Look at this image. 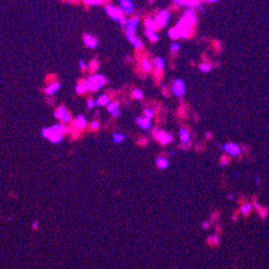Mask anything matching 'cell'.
Here are the masks:
<instances>
[{
	"label": "cell",
	"mask_w": 269,
	"mask_h": 269,
	"mask_svg": "<svg viewBox=\"0 0 269 269\" xmlns=\"http://www.w3.org/2000/svg\"><path fill=\"white\" fill-rule=\"evenodd\" d=\"M135 121L138 123V125L140 126L141 128L143 129H148L150 128L151 126H152V123H151L150 119H147V118H142V117H137Z\"/></svg>",
	"instance_id": "11"
},
{
	"label": "cell",
	"mask_w": 269,
	"mask_h": 269,
	"mask_svg": "<svg viewBox=\"0 0 269 269\" xmlns=\"http://www.w3.org/2000/svg\"><path fill=\"white\" fill-rule=\"evenodd\" d=\"M80 66L82 69H84L85 68V63L84 62V61H82V60H81L80 61Z\"/></svg>",
	"instance_id": "41"
},
{
	"label": "cell",
	"mask_w": 269,
	"mask_h": 269,
	"mask_svg": "<svg viewBox=\"0 0 269 269\" xmlns=\"http://www.w3.org/2000/svg\"><path fill=\"white\" fill-rule=\"evenodd\" d=\"M95 104H96V102L93 101V99H88V101H87V106H88V107H90V108H92V107H93V106H95Z\"/></svg>",
	"instance_id": "37"
},
{
	"label": "cell",
	"mask_w": 269,
	"mask_h": 269,
	"mask_svg": "<svg viewBox=\"0 0 269 269\" xmlns=\"http://www.w3.org/2000/svg\"><path fill=\"white\" fill-rule=\"evenodd\" d=\"M132 94H133V97H134V99H142L143 97V92L140 90H139V89L134 90L133 91V93H132Z\"/></svg>",
	"instance_id": "31"
},
{
	"label": "cell",
	"mask_w": 269,
	"mask_h": 269,
	"mask_svg": "<svg viewBox=\"0 0 269 269\" xmlns=\"http://www.w3.org/2000/svg\"><path fill=\"white\" fill-rule=\"evenodd\" d=\"M125 135L122 133H114L113 134V140L114 143H121L123 140H124Z\"/></svg>",
	"instance_id": "25"
},
{
	"label": "cell",
	"mask_w": 269,
	"mask_h": 269,
	"mask_svg": "<svg viewBox=\"0 0 269 269\" xmlns=\"http://www.w3.org/2000/svg\"><path fill=\"white\" fill-rule=\"evenodd\" d=\"M210 239H211V240H210V243L212 242V243H214V244H215V245H217V244L219 243V238H218V236L217 235L212 236V237L210 238Z\"/></svg>",
	"instance_id": "34"
},
{
	"label": "cell",
	"mask_w": 269,
	"mask_h": 269,
	"mask_svg": "<svg viewBox=\"0 0 269 269\" xmlns=\"http://www.w3.org/2000/svg\"><path fill=\"white\" fill-rule=\"evenodd\" d=\"M85 3L89 4H100L102 3V1H85Z\"/></svg>",
	"instance_id": "39"
},
{
	"label": "cell",
	"mask_w": 269,
	"mask_h": 269,
	"mask_svg": "<svg viewBox=\"0 0 269 269\" xmlns=\"http://www.w3.org/2000/svg\"><path fill=\"white\" fill-rule=\"evenodd\" d=\"M199 69L202 71V72H209L210 69H211V65L210 64H207V63H203V64H201L199 65Z\"/></svg>",
	"instance_id": "29"
},
{
	"label": "cell",
	"mask_w": 269,
	"mask_h": 269,
	"mask_svg": "<svg viewBox=\"0 0 269 269\" xmlns=\"http://www.w3.org/2000/svg\"><path fill=\"white\" fill-rule=\"evenodd\" d=\"M142 65L145 71H149L152 69V65L148 60H143L142 61Z\"/></svg>",
	"instance_id": "32"
},
{
	"label": "cell",
	"mask_w": 269,
	"mask_h": 269,
	"mask_svg": "<svg viewBox=\"0 0 269 269\" xmlns=\"http://www.w3.org/2000/svg\"><path fill=\"white\" fill-rule=\"evenodd\" d=\"M120 5H121V7L125 11V13H132L133 10H134V3L130 0H121L120 1Z\"/></svg>",
	"instance_id": "10"
},
{
	"label": "cell",
	"mask_w": 269,
	"mask_h": 269,
	"mask_svg": "<svg viewBox=\"0 0 269 269\" xmlns=\"http://www.w3.org/2000/svg\"><path fill=\"white\" fill-rule=\"evenodd\" d=\"M84 43H85L86 46H88L89 48H91V49L95 48L97 46V44H98L97 40L93 36H90V35H85L84 36Z\"/></svg>",
	"instance_id": "12"
},
{
	"label": "cell",
	"mask_w": 269,
	"mask_h": 269,
	"mask_svg": "<svg viewBox=\"0 0 269 269\" xmlns=\"http://www.w3.org/2000/svg\"><path fill=\"white\" fill-rule=\"evenodd\" d=\"M251 210V205L247 203V204L243 205L242 206L240 207V211L242 214H243L244 215H247L250 213Z\"/></svg>",
	"instance_id": "24"
},
{
	"label": "cell",
	"mask_w": 269,
	"mask_h": 269,
	"mask_svg": "<svg viewBox=\"0 0 269 269\" xmlns=\"http://www.w3.org/2000/svg\"><path fill=\"white\" fill-rule=\"evenodd\" d=\"M139 23V18L134 17L132 19L127 21V25H126V35L127 36H135V31L137 28V25Z\"/></svg>",
	"instance_id": "4"
},
{
	"label": "cell",
	"mask_w": 269,
	"mask_h": 269,
	"mask_svg": "<svg viewBox=\"0 0 269 269\" xmlns=\"http://www.w3.org/2000/svg\"><path fill=\"white\" fill-rule=\"evenodd\" d=\"M176 28L178 32L179 38H185L189 36L191 31V26H189L188 23H185L182 19H181V21L179 22Z\"/></svg>",
	"instance_id": "3"
},
{
	"label": "cell",
	"mask_w": 269,
	"mask_h": 269,
	"mask_svg": "<svg viewBox=\"0 0 269 269\" xmlns=\"http://www.w3.org/2000/svg\"><path fill=\"white\" fill-rule=\"evenodd\" d=\"M202 226L205 228V229H207V228L210 226V224H209V223H207V222H204V223H202Z\"/></svg>",
	"instance_id": "42"
},
{
	"label": "cell",
	"mask_w": 269,
	"mask_h": 269,
	"mask_svg": "<svg viewBox=\"0 0 269 269\" xmlns=\"http://www.w3.org/2000/svg\"><path fill=\"white\" fill-rule=\"evenodd\" d=\"M155 134L156 135V138L158 139V140H159L162 144H167L168 143H170L173 141V137L171 136L170 134H167L165 132H159Z\"/></svg>",
	"instance_id": "9"
},
{
	"label": "cell",
	"mask_w": 269,
	"mask_h": 269,
	"mask_svg": "<svg viewBox=\"0 0 269 269\" xmlns=\"http://www.w3.org/2000/svg\"><path fill=\"white\" fill-rule=\"evenodd\" d=\"M145 33L147 35L148 38L152 40V42H155L158 40V36L155 33V31H151V30H148V29H146V31H145Z\"/></svg>",
	"instance_id": "23"
},
{
	"label": "cell",
	"mask_w": 269,
	"mask_h": 269,
	"mask_svg": "<svg viewBox=\"0 0 269 269\" xmlns=\"http://www.w3.org/2000/svg\"><path fill=\"white\" fill-rule=\"evenodd\" d=\"M89 89L88 87H87V85H83V84H79V85H78L76 86V91L79 93H85Z\"/></svg>",
	"instance_id": "27"
},
{
	"label": "cell",
	"mask_w": 269,
	"mask_h": 269,
	"mask_svg": "<svg viewBox=\"0 0 269 269\" xmlns=\"http://www.w3.org/2000/svg\"><path fill=\"white\" fill-rule=\"evenodd\" d=\"M256 185H261V183H262L261 180H260V177H259V176H256Z\"/></svg>",
	"instance_id": "40"
},
{
	"label": "cell",
	"mask_w": 269,
	"mask_h": 269,
	"mask_svg": "<svg viewBox=\"0 0 269 269\" xmlns=\"http://www.w3.org/2000/svg\"><path fill=\"white\" fill-rule=\"evenodd\" d=\"M228 162H229V159H228L227 157L224 156V157L222 158L221 162H220V164H221L222 166H224V165H226V164H227Z\"/></svg>",
	"instance_id": "36"
},
{
	"label": "cell",
	"mask_w": 269,
	"mask_h": 269,
	"mask_svg": "<svg viewBox=\"0 0 269 269\" xmlns=\"http://www.w3.org/2000/svg\"><path fill=\"white\" fill-rule=\"evenodd\" d=\"M180 47L181 46H180V44L178 43H173L171 45V49L173 51H177L180 49Z\"/></svg>",
	"instance_id": "35"
},
{
	"label": "cell",
	"mask_w": 269,
	"mask_h": 269,
	"mask_svg": "<svg viewBox=\"0 0 269 269\" xmlns=\"http://www.w3.org/2000/svg\"><path fill=\"white\" fill-rule=\"evenodd\" d=\"M180 138L183 143L188 142L190 139V134H189V132L184 127H181L180 129Z\"/></svg>",
	"instance_id": "16"
},
{
	"label": "cell",
	"mask_w": 269,
	"mask_h": 269,
	"mask_svg": "<svg viewBox=\"0 0 269 269\" xmlns=\"http://www.w3.org/2000/svg\"><path fill=\"white\" fill-rule=\"evenodd\" d=\"M61 88V84L59 82H54L51 84V85L46 89V93L49 94V95H51L52 93H54L55 92H57L59 89Z\"/></svg>",
	"instance_id": "15"
},
{
	"label": "cell",
	"mask_w": 269,
	"mask_h": 269,
	"mask_svg": "<svg viewBox=\"0 0 269 269\" xmlns=\"http://www.w3.org/2000/svg\"><path fill=\"white\" fill-rule=\"evenodd\" d=\"M67 111H66V109L64 106H60L59 108L55 111V116L58 118V119H61L63 117L65 116V114H67Z\"/></svg>",
	"instance_id": "21"
},
{
	"label": "cell",
	"mask_w": 269,
	"mask_h": 269,
	"mask_svg": "<svg viewBox=\"0 0 269 269\" xmlns=\"http://www.w3.org/2000/svg\"><path fill=\"white\" fill-rule=\"evenodd\" d=\"M63 139L62 134H60V133H54L52 132V135L50 136V138L49 140L52 143H58L61 142V140Z\"/></svg>",
	"instance_id": "20"
},
{
	"label": "cell",
	"mask_w": 269,
	"mask_h": 269,
	"mask_svg": "<svg viewBox=\"0 0 269 269\" xmlns=\"http://www.w3.org/2000/svg\"><path fill=\"white\" fill-rule=\"evenodd\" d=\"M105 82H106L105 77L101 74H97V75L91 76L86 80V85L89 90L95 91L101 88Z\"/></svg>",
	"instance_id": "1"
},
{
	"label": "cell",
	"mask_w": 269,
	"mask_h": 269,
	"mask_svg": "<svg viewBox=\"0 0 269 269\" xmlns=\"http://www.w3.org/2000/svg\"><path fill=\"white\" fill-rule=\"evenodd\" d=\"M51 129L54 133H60V134H62V133H65V132H69V129L67 127H65V126H63L62 124L61 123H57V124L53 125Z\"/></svg>",
	"instance_id": "14"
},
{
	"label": "cell",
	"mask_w": 269,
	"mask_h": 269,
	"mask_svg": "<svg viewBox=\"0 0 269 269\" xmlns=\"http://www.w3.org/2000/svg\"><path fill=\"white\" fill-rule=\"evenodd\" d=\"M155 65L158 69H163L164 66H165L164 60L162 58H160V57H158L155 60Z\"/></svg>",
	"instance_id": "26"
},
{
	"label": "cell",
	"mask_w": 269,
	"mask_h": 269,
	"mask_svg": "<svg viewBox=\"0 0 269 269\" xmlns=\"http://www.w3.org/2000/svg\"><path fill=\"white\" fill-rule=\"evenodd\" d=\"M108 103H109V98L108 96L106 95V94L102 95L101 97L97 100V102H96V104L99 105V106H104V105H106V104Z\"/></svg>",
	"instance_id": "22"
},
{
	"label": "cell",
	"mask_w": 269,
	"mask_h": 269,
	"mask_svg": "<svg viewBox=\"0 0 269 269\" xmlns=\"http://www.w3.org/2000/svg\"><path fill=\"white\" fill-rule=\"evenodd\" d=\"M156 164H157V166L160 168L164 169V168H166L168 166V161L165 158L160 156L156 160Z\"/></svg>",
	"instance_id": "17"
},
{
	"label": "cell",
	"mask_w": 269,
	"mask_h": 269,
	"mask_svg": "<svg viewBox=\"0 0 269 269\" xmlns=\"http://www.w3.org/2000/svg\"><path fill=\"white\" fill-rule=\"evenodd\" d=\"M169 17H170V15L168 10L161 11L158 14V16H156V19H155V23L157 24V26L161 27V28L165 26L169 20Z\"/></svg>",
	"instance_id": "8"
},
{
	"label": "cell",
	"mask_w": 269,
	"mask_h": 269,
	"mask_svg": "<svg viewBox=\"0 0 269 269\" xmlns=\"http://www.w3.org/2000/svg\"><path fill=\"white\" fill-rule=\"evenodd\" d=\"M227 197L230 200H234V198H235V196H234L233 194H228Z\"/></svg>",
	"instance_id": "43"
},
{
	"label": "cell",
	"mask_w": 269,
	"mask_h": 269,
	"mask_svg": "<svg viewBox=\"0 0 269 269\" xmlns=\"http://www.w3.org/2000/svg\"><path fill=\"white\" fill-rule=\"evenodd\" d=\"M145 25H146V28L148 30H151V31H155L156 28H157V24L155 23V21H154L152 19H148L145 21Z\"/></svg>",
	"instance_id": "19"
},
{
	"label": "cell",
	"mask_w": 269,
	"mask_h": 269,
	"mask_svg": "<svg viewBox=\"0 0 269 269\" xmlns=\"http://www.w3.org/2000/svg\"><path fill=\"white\" fill-rule=\"evenodd\" d=\"M74 123L77 127H84L87 123V120L83 115H79V116L75 119Z\"/></svg>",
	"instance_id": "18"
},
{
	"label": "cell",
	"mask_w": 269,
	"mask_h": 269,
	"mask_svg": "<svg viewBox=\"0 0 269 269\" xmlns=\"http://www.w3.org/2000/svg\"><path fill=\"white\" fill-rule=\"evenodd\" d=\"M173 92L176 96L183 95L185 93V83L181 79H176L173 84Z\"/></svg>",
	"instance_id": "5"
},
{
	"label": "cell",
	"mask_w": 269,
	"mask_h": 269,
	"mask_svg": "<svg viewBox=\"0 0 269 269\" xmlns=\"http://www.w3.org/2000/svg\"><path fill=\"white\" fill-rule=\"evenodd\" d=\"M91 127H92L93 129H98L99 127V121H93V123H92V124H91Z\"/></svg>",
	"instance_id": "38"
},
{
	"label": "cell",
	"mask_w": 269,
	"mask_h": 269,
	"mask_svg": "<svg viewBox=\"0 0 269 269\" xmlns=\"http://www.w3.org/2000/svg\"><path fill=\"white\" fill-rule=\"evenodd\" d=\"M118 107H119V102H109L107 104V110L108 111L112 114L114 116H118L119 114H120V111H119L118 110Z\"/></svg>",
	"instance_id": "13"
},
{
	"label": "cell",
	"mask_w": 269,
	"mask_h": 269,
	"mask_svg": "<svg viewBox=\"0 0 269 269\" xmlns=\"http://www.w3.org/2000/svg\"><path fill=\"white\" fill-rule=\"evenodd\" d=\"M41 134L44 137L49 139L50 136H51L52 134V129H51V127H46V128H44V129L42 130Z\"/></svg>",
	"instance_id": "28"
},
{
	"label": "cell",
	"mask_w": 269,
	"mask_h": 269,
	"mask_svg": "<svg viewBox=\"0 0 269 269\" xmlns=\"http://www.w3.org/2000/svg\"><path fill=\"white\" fill-rule=\"evenodd\" d=\"M221 148L224 149V150L231 155L236 156L241 152V148L238 144L234 143H226L225 144L222 145Z\"/></svg>",
	"instance_id": "6"
},
{
	"label": "cell",
	"mask_w": 269,
	"mask_h": 269,
	"mask_svg": "<svg viewBox=\"0 0 269 269\" xmlns=\"http://www.w3.org/2000/svg\"><path fill=\"white\" fill-rule=\"evenodd\" d=\"M168 36H170L171 38L173 39H176V38H179L178 32H177V30L176 28H171L168 30Z\"/></svg>",
	"instance_id": "30"
},
{
	"label": "cell",
	"mask_w": 269,
	"mask_h": 269,
	"mask_svg": "<svg viewBox=\"0 0 269 269\" xmlns=\"http://www.w3.org/2000/svg\"><path fill=\"white\" fill-rule=\"evenodd\" d=\"M181 19L185 21L186 23H188L189 26L194 25V23H196V21H197V17H196V14H195L194 10H193L192 8L187 9L186 11L185 12L183 16H182Z\"/></svg>",
	"instance_id": "7"
},
{
	"label": "cell",
	"mask_w": 269,
	"mask_h": 269,
	"mask_svg": "<svg viewBox=\"0 0 269 269\" xmlns=\"http://www.w3.org/2000/svg\"><path fill=\"white\" fill-rule=\"evenodd\" d=\"M153 114H154V113H153L152 110H151V109L149 108H147L144 110V115L146 116L147 119H152L153 117Z\"/></svg>",
	"instance_id": "33"
},
{
	"label": "cell",
	"mask_w": 269,
	"mask_h": 269,
	"mask_svg": "<svg viewBox=\"0 0 269 269\" xmlns=\"http://www.w3.org/2000/svg\"><path fill=\"white\" fill-rule=\"evenodd\" d=\"M106 13L108 14L111 18L114 20L120 21L122 19H123V14L120 8L114 7L113 5H107L106 7Z\"/></svg>",
	"instance_id": "2"
}]
</instances>
